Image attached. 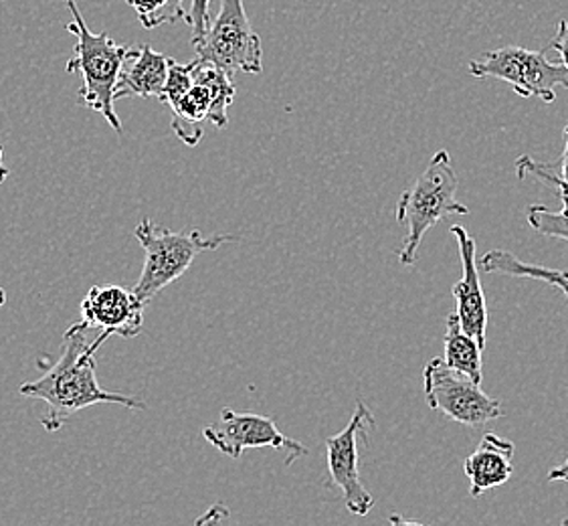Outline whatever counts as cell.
I'll return each mask as SVG.
<instances>
[{"mask_svg":"<svg viewBox=\"0 0 568 526\" xmlns=\"http://www.w3.org/2000/svg\"><path fill=\"white\" fill-rule=\"evenodd\" d=\"M191 65L193 85L172 105L171 127L176 138L186 146H196L203 138V124L225 128L229 124V105L235 100L233 78L215 63L196 58Z\"/></svg>","mask_w":568,"mask_h":526,"instance_id":"6","label":"cell"},{"mask_svg":"<svg viewBox=\"0 0 568 526\" xmlns=\"http://www.w3.org/2000/svg\"><path fill=\"white\" fill-rule=\"evenodd\" d=\"M193 47L196 58L215 63L231 78L235 73H262V39L251 27L243 0H221L215 21Z\"/></svg>","mask_w":568,"mask_h":526,"instance_id":"7","label":"cell"},{"mask_svg":"<svg viewBox=\"0 0 568 526\" xmlns=\"http://www.w3.org/2000/svg\"><path fill=\"white\" fill-rule=\"evenodd\" d=\"M138 14V21L144 29H156L162 24L184 21L189 11L184 7V0H125Z\"/></svg>","mask_w":568,"mask_h":526,"instance_id":"19","label":"cell"},{"mask_svg":"<svg viewBox=\"0 0 568 526\" xmlns=\"http://www.w3.org/2000/svg\"><path fill=\"white\" fill-rule=\"evenodd\" d=\"M548 49L557 51L560 59H562V65L568 69V23L567 19H560L558 21L557 34L552 37V41L548 43Z\"/></svg>","mask_w":568,"mask_h":526,"instance_id":"23","label":"cell"},{"mask_svg":"<svg viewBox=\"0 0 568 526\" xmlns=\"http://www.w3.org/2000/svg\"><path fill=\"white\" fill-rule=\"evenodd\" d=\"M7 304V292L0 287V308Z\"/></svg>","mask_w":568,"mask_h":526,"instance_id":"27","label":"cell"},{"mask_svg":"<svg viewBox=\"0 0 568 526\" xmlns=\"http://www.w3.org/2000/svg\"><path fill=\"white\" fill-rule=\"evenodd\" d=\"M449 233L454 235L459 247L464 277L452 287L455 302H457V318L466 334L478 341L479 346L486 348V334H488V306L486 294L479 282L478 260H476V240L467 233L462 225H452Z\"/></svg>","mask_w":568,"mask_h":526,"instance_id":"12","label":"cell"},{"mask_svg":"<svg viewBox=\"0 0 568 526\" xmlns=\"http://www.w3.org/2000/svg\"><path fill=\"white\" fill-rule=\"evenodd\" d=\"M146 304L134 290L105 284L91 286L81 302L80 324L85 331H100L93 344L100 348L110 336L136 338L144 328Z\"/></svg>","mask_w":568,"mask_h":526,"instance_id":"11","label":"cell"},{"mask_svg":"<svg viewBox=\"0 0 568 526\" xmlns=\"http://www.w3.org/2000/svg\"><path fill=\"white\" fill-rule=\"evenodd\" d=\"M548 481L550 482H567L568 484V458L557 466V468L550 469L548 472Z\"/></svg>","mask_w":568,"mask_h":526,"instance_id":"24","label":"cell"},{"mask_svg":"<svg viewBox=\"0 0 568 526\" xmlns=\"http://www.w3.org/2000/svg\"><path fill=\"white\" fill-rule=\"evenodd\" d=\"M85 332L80 322L73 324L65 332V348L58 363L43 377L23 383L19 390L23 397L47 403V413L41 424L51 434L59 432L71 419V415L98 403H114L136 412L146 409L144 401L124 393H110L98 383V346L88 341Z\"/></svg>","mask_w":568,"mask_h":526,"instance_id":"1","label":"cell"},{"mask_svg":"<svg viewBox=\"0 0 568 526\" xmlns=\"http://www.w3.org/2000/svg\"><path fill=\"white\" fill-rule=\"evenodd\" d=\"M209 9H211V0H191L186 24L193 29V43L205 34L209 24H211Z\"/></svg>","mask_w":568,"mask_h":526,"instance_id":"21","label":"cell"},{"mask_svg":"<svg viewBox=\"0 0 568 526\" xmlns=\"http://www.w3.org/2000/svg\"><path fill=\"white\" fill-rule=\"evenodd\" d=\"M478 267L486 274H504L511 277H528L536 282H545L548 286L562 290L568 304V272L567 270H555L536 263L523 262L514 253L506 250H491L478 262Z\"/></svg>","mask_w":568,"mask_h":526,"instance_id":"15","label":"cell"},{"mask_svg":"<svg viewBox=\"0 0 568 526\" xmlns=\"http://www.w3.org/2000/svg\"><path fill=\"white\" fill-rule=\"evenodd\" d=\"M203 437L211 446L229 458L240 459L245 449L273 447L287 454L285 464H294L297 458L307 456V447L287 437L277 429L270 417L257 413H241L225 407L215 424L206 425Z\"/></svg>","mask_w":568,"mask_h":526,"instance_id":"10","label":"cell"},{"mask_svg":"<svg viewBox=\"0 0 568 526\" xmlns=\"http://www.w3.org/2000/svg\"><path fill=\"white\" fill-rule=\"evenodd\" d=\"M171 58L154 51L150 45H140L128 51L124 68L120 71V80L115 85V102L120 98H160L166 75H169Z\"/></svg>","mask_w":568,"mask_h":526,"instance_id":"13","label":"cell"},{"mask_svg":"<svg viewBox=\"0 0 568 526\" xmlns=\"http://www.w3.org/2000/svg\"><path fill=\"white\" fill-rule=\"evenodd\" d=\"M191 85H193L191 65L189 63L182 65V63H176L174 59H171L166 83H164V90H162V95H160L159 100L160 102L169 103L172 108L174 103L181 100L184 93L191 90Z\"/></svg>","mask_w":568,"mask_h":526,"instance_id":"20","label":"cell"},{"mask_svg":"<svg viewBox=\"0 0 568 526\" xmlns=\"http://www.w3.org/2000/svg\"><path fill=\"white\" fill-rule=\"evenodd\" d=\"M373 427H375V415L363 401H358L348 425L342 429L341 434L329 435L326 439L329 478L334 482V486L341 488L344 504L354 516H368L375 508V498L366 490V486L361 481V469H358V459H361L358 439L368 444V432Z\"/></svg>","mask_w":568,"mask_h":526,"instance_id":"9","label":"cell"},{"mask_svg":"<svg viewBox=\"0 0 568 526\" xmlns=\"http://www.w3.org/2000/svg\"><path fill=\"white\" fill-rule=\"evenodd\" d=\"M514 452H516L514 444L500 435H484L476 452L469 454L464 462L471 496L478 498L481 494L494 490L510 481L514 472V464H511Z\"/></svg>","mask_w":568,"mask_h":526,"instance_id":"14","label":"cell"},{"mask_svg":"<svg viewBox=\"0 0 568 526\" xmlns=\"http://www.w3.org/2000/svg\"><path fill=\"white\" fill-rule=\"evenodd\" d=\"M476 80H500L520 98H538L545 103L557 100V88L568 90V69L546 59L545 51L524 47H501L484 53L467 65Z\"/></svg>","mask_w":568,"mask_h":526,"instance_id":"5","label":"cell"},{"mask_svg":"<svg viewBox=\"0 0 568 526\" xmlns=\"http://www.w3.org/2000/svg\"><path fill=\"white\" fill-rule=\"evenodd\" d=\"M388 523H390V526H425L420 525V523H413V520H407L405 516L397 515H390L388 516Z\"/></svg>","mask_w":568,"mask_h":526,"instance_id":"25","label":"cell"},{"mask_svg":"<svg viewBox=\"0 0 568 526\" xmlns=\"http://www.w3.org/2000/svg\"><path fill=\"white\" fill-rule=\"evenodd\" d=\"M562 136H565V150H562V156L555 164H545V162L535 161L528 154H524L516 161L518 179L520 181L535 179V181L546 184V186L562 184L568 189V124Z\"/></svg>","mask_w":568,"mask_h":526,"instance_id":"18","label":"cell"},{"mask_svg":"<svg viewBox=\"0 0 568 526\" xmlns=\"http://www.w3.org/2000/svg\"><path fill=\"white\" fill-rule=\"evenodd\" d=\"M134 237L144 247L146 262L136 286L132 290L144 304H149L164 287L171 286L172 282L186 274L196 255L213 252L223 243L237 240L235 235L225 233L203 235L199 230H166L149 218L138 223Z\"/></svg>","mask_w":568,"mask_h":526,"instance_id":"4","label":"cell"},{"mask_svg":"<svg viewBox=\"0 0 568 526\" xmlns=\"http://www.w3.org/2000/svg\"><path fill=\"white\" fill-rule=\"evenodd\" d=\"M558 193V199L562 201V209L560 211H550L545 205H530L526 211V219L528 225L545 235V237H552V240L568 241V189L562 184H555L552 186Z\"/></svg>","mask_w":568,"mask_h":526,"instance_id":"17","label":"cell"},{"mask_svg":"<svg viewBox=\"0 0 568 526\" xmlns=\"http://www.w3.org/2000/svg\"><path fill=\"white\" fill-rule=\"evenodd\" d=\"M481 353H484V346H479L476 338H471L464 332L457 314L452 312L447 316V332L444 338L445 365L452 366L457 373L481 385V378H484Z\"/></svg>","mask_w":568,"mask_h":526,"instance_id":"16","label":"cell"},{"mask_svg":"<svg viewBox=\"0 0 568 526\" xmlns=\"http://www.w3.org/2000/svg\"><path fill=\"white\" fill-rule=\"evenodd\" d=\"M65 4L73 17L65 29L75 37L73 58L69 59L65 71L81 75L83 83L78 92L81 103L91 112L102 114L105 122L122 134V122L115 114V85L132 47L118 45L108 31L91 33L78 0H65Z\"/></svg>","mask_w":568,"mask_h":526,"instance_id":"2","label":"cell"},{"mask_svg":"<svg viewBox=\"0 0 568 526\" xmlns=\"http://www.w3.org/2000/svg\"><path fill=\"white\" fill-rule=\"evenodd\" d=\"M423 391L433 412H442L457 424L478 427L504 415L500 401L489 397L476 381L445 365L444 358H432L423 368Z\"/></svg>","mask_w":568,"mask_h":526,"instance_id":"8","label":"cell"},{"mask_svg":"<svg viewBox=\"0 0 568 526\" xmlns=\"http://www.w3.org/2000/svg\"><path fill=\"white\" fill-rule=\"evenodd\" d=\"M459 179L447 150L433 154L427 169L420 172L415 184L403 191L398 199L397 221L405 227V240L398 252V262L413 265L417 260L420 241L425 233L449 215H469V206L459 203L457 195Z\"/></svg>","mask_w":568,"mask_h":526,"instance_id":"3","label":"cell"},{"mask_svg":"<svg viewBox=\"0 0 568 526\" xmlns=\"http://www.w3.org/2000/svg\"><path fill=\"white\" fill-rule=\"evenodd\" d=\"M560 526H568V518H565V520H562V523H560Z\"/></svg>","mask_w":568,"mask_h":526,"instance_id":"28","label":"cell"},{"mask_svg":"<svg viewBox=\"0 0 568 526\" xmlns=\"http://www.w3.org/2000/svg\"><path fill=\"white\" fill-rule=\"evenodd\" d=\"M194 526H235L233 525V516L229 506L223 503H216L206 510L205 515L199 516L194 520Z\"/></svg>","mask_w":568,"mask_h":526,"instance_id":"22","label":"cell"},{"mask_svg":"<svg viewBox=\"0 0 568 526\" xmlns=\"http://www.w3.org/2000/svg\"><path fill=\"white\" fill-rule=\"evenodd\" d=\"M11 176V171L2 164V146H0V184L4 183Z\"/></svg>","mask_w":568,"mask_h":526,"instance_id":"26","label":"cell"}]
</instances>
